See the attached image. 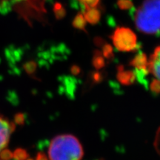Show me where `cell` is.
Masks as SVG:
<instances>
[{"label": "cell", "instance_id": "cell-15", "mask_svg": "<svg viewBox=\"0 0 160 160\" xmlns=\"http://www.w3.org/2000/svg\"><path fill=\"white\" fill-rule=\"evenodd\" d=\"M36 68H37V65H36V63L33 62H29L27 65H26L25 68H26V71L28 72L32 73L36 71Z\"/></svg>", "mask_w": 160, "mask_h": 160}, {"label": "cell", "instance_id": "cell-13", "mask_svg": "<svg viewBox=\"0 0 160 160\" xmlns=\"http://www.w3.org/2000/svg\"><path fill=\"white\" fill-rule=\"evenodd\" d=\"M151 90L153 93H160V82L157 79H153L151 83Z\"/></svg>", "mask_w": 160, "mask_h": 160}, {"label": "cell", "instance_id": "cell-10", "mask_svg": "<svg viewBox=\"0 0 160 160\" xmlns=\"http://www.w3.org/2000/svg\"><path fill=\"white\" fill-rule=\"evenodd\" d=\"M103 53L102 54L104 55L106 59H111L113 57V48L109 45H105L103 46L102 48Z\"/></svg>", "mask_w": 160, "mask_h": 160}, {"label": "cell", "instance_id": "cell-9", "mask_svg": "<svg viewBox=\"0 0 160 160\" xmlns=\"http://www.w3.org/2000/svg\"><path fill=\"white\" fill-rule=\"evenodd\" d=\"M86 24V20L83 15L79 14L76 17V19L73 21V26L77 28L82 30L85 28Z\"/></svg>", "mask_w": 160, "mask_h": 160}, {"label": "cell", "instance_id": "cell-6", "mask_svg": "<svg viewBox=\"0 0 160 160\" xmlns=\"http://www.w3.org/2000/svg\"><path fill=\"white\" fill-rule=\"evenodd\" d=\"M117 77L119 83L124 85H131L136 81V75L134 72L125 70L123 66L119 65L117 68Z\"/></svg>", "mask_w": 160, "mask_h": 160}, {"label": "cell", "instance_id": "cell-17", "mask_svg": "<svg viewBox=\"0 0 160 160\" xmlns=\"http://www.w3.org/2000/svg\"><path fill=\"white\" fill-rule=\"evenodd\" d=\"M71 71L73 75H79L80 73V71H81V70H80L79 66L73 65L71 68Z\"/></svg>", "mask_w": 160, "mask_h": 160}, {"label": "cell", "instance_id": "cell-18", "mask_svg": "<svg viewBox=\"0 0 160 160\" xmlns=\"http://www.w3.org/2000/svg\"><path fill=\"white\" fill-rule=\"evenodd\" d=\"M36 160H49V159L47 156H46V154H45L43 152H39V153H38V154L37 155Z\"/></svg>", "mask_w": 160, "mask_h": 160}, {"label": "cell", "instance_id": "cell-5", "mask_svg": "<svg viewBox=\"0 0 160 160\" xmlns=\"http://www.w3.org/2000/svg\"><path fill=\"white\" fill-rule=\"evenodd\" d=\"M148 71L155 77V79L160 82V45L156 48L148 59Z\"/></svg>", "mask_w": 160, "mask_h": 160}, {"label": "cell", "instance_id": "cell-7", "mask_svg": "<svg viewBox=\"0 0 160 160\" xmlns=\"http://www.w3.org/2000/svg\"><path fill=\"white\" fill-rule=\"evenodd\" d=\"M86 11L84 12V17L85 20L91 24H96L100 19V13L99 11L93 8H85Z\"/></svg>", "mask_w": 160, "mask_h": 160}, {"label": "cell", "instance_id": "cell-1", "mask_svg": "<svg viewBox=\"0 0 160 160\" xmlns=\"http://www.w3.org/2000/svg\"><path fill=\"white\" fill-rule=\"evenodd\" d=\"M83 155L82 146L73 135H59L50 143V160H82Z\"/></svg>", "mask_w": 160, "mask_h": 160}, {"label": "cell", "instance_id": "cell-20", "mask_svg": "<svg viewBox=\"0 0 160 160\" xmlns=\"http://www.w3.org/2000/svg\"><path fill=\"white\" fill-rule=\"evenodd\" d=\"M28 160H33L32 159H28Z\"/></svg>", "mask_w": 160, "mask_h": 160}, {"label": "cell", "instance_id": "cell-3", "mask_svg": "<svg viewBox=\"0 0 160 160\" xmlns=\"http://www.w3.org/2000/svg\"><path fill=\"white\" fill-rule=\"evenodd\" d=\"M113 45L118 51L131 52L137 50V38L131 30L126 28H119L112 37Z\"/></svg>", "mask_w": 160, "mask_h": 160}, {"label": "cell", "instance_id": "cell-11", "mask_svg": "<svg viewBox=\"0 0 160 160\" xmlns=\"http://www.w3.org/2000/svg\"><path fill=\"white\" fill-rule=\"evenodd\" d=\"M85 8H93L99 3V0H79Z\"/></svg>", "mask_w": 160, "mask_h": 160}, {"label": "cell", "instance_id": "cell-8", "mask_svg": "<svg viewBox=\"0 0 160 160\" xmlns=\"http://www.w3.org/2000/svg\"><path fill=\"white\" fill-rule=\"evenodd\" d=\"M92 63H93V67L97 70L102 69V68H104V66L105 65V62L101 52L98 51H95L93 60H92Z\"/></svg>", "mask_w": 160, "mask_h": 160}, {"label": "cell", "instance_id": "cell-4", "mask_svg": "<svg viewBox=\"0 0 160 160\" xmlns=\"http://www.w3.org/2000/svg\"><path fill=\"white\" fill-rule=\"evenodd\" d=\"M15 130V125L0 114V155L3 154L8 145L10 137Z\"/></svg>", "mask_w": 160, "mask_h": 160}, {"label": "cell", "instance_id": "cell-14", "mask_svg": "<svg viewBox=\"0 0 160 160\" xmlns=\"http://www.w3.org/2000/svg\"><path fill=\"white\" fill-rule=\"evenodd\" d=\"M118 4H119V8L122 9H128L131 8L132 5L131 2L130 0H119Z\"/></svg>", "mask_w": 160, "mask_h": 160}, {"label": "cell", "instance_id": "cell-19", "mask_svg": "<svg viewBox=\"0 0 160 160\" xmlns=\"http://www.w3.org/2000/svg\"><path fill=\"white\" fill-rule=\"evenodd\" d=\"M16 121L17 123L22 124L24 122V116L22 114H18L16 117Z\"/></svg>", "mask_w": 160, "mask_h": 160}, {"label": "cell", "instance_id": "cell-12", "mask_svg": "<svg viewBox=\"0 0 160 160\" xmlns=\"http://www.w3.org/2000/svg\"><path fill=\"white\" fill-rule=\"evenodd\" d=\"M15 157L18 160H25L28 157V153L25 150L19 149L16 151Z\"/></svg>", "mask_w": 160, "mask_h": 160}, {"label": "cell", "instance_id": "cell-2", "mask_svg": "<svg viewBox=\"0 0 160 160\" xmlns=\"http://www.w3.org/2000/svg\"><path fill=\"white\" fill-rule=\"evenodd\" d=\"M136 27L145 34L160 32V0H145L136 10Z\"/></svg>", "mask_w": 160, "mask_h": 160}, {"label": "cell", "instance_id": "cell-16", "mask_svg": "<svg viewBox=\"0 0 160 160\" xmlns=\"http://www.w3.org/2000/svg\"><path fill=\"white\" fill-rule=\"evenodd\" d=\"M102 74L99 72H95V73H93L92 75V79L93 80L94 82H99L102 80Z\"/></svg>", "mask_w": 160, "mask_h": 160}]
</instances>
